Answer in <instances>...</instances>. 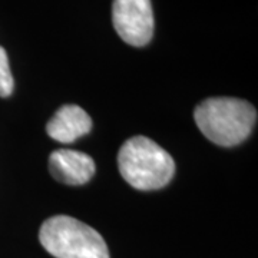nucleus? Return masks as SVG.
Here are the masks:
<instances>
[{"label":"nucleus","mask_w":258,"mask_h":258,"mask_svg":"<svg viewBox=\"0 0 258 258\" xmlns=\"http://www.w3.org/2000/svg\"><path fill=\"white\" fill-rule=\"evenodd\" d=\"M194 119L207 139L220 147H235L248 138L257 122L255 108L238 98H210L194 111Z\"/></svg>","instance_id":"f257e3e1"},{"label":"nucleus","mask_w":258,"mask_h":258,"mask_svg":"<svg viewBox=\"0 0 258 258\" xmlns=\"http://www.w3.org/2000/svg\"><path fill=\"white\" fill-rule=\"evenodd\" d=\"M122 178L141 191H154L169 184L175 174V162L165 149L147 137H132L118 152Z\"/></svg>","instance_id":"f03ea898"},{"label":"nucleus","mask_w":258,"mask_h":258,"mask_svg":"<svg viewBox=\"0 0 258 258\" xmlns=\"http://www.w3.org/2000/svg\"><path fill=\"white\" fill-rule=\"evenodd\" d=\"M43 248L56 258H109L101 234L69 215L47 218L39 231Z\"/></svg>","instance_id":"7ed1b4c3"},{"label":"nucleus","mask_w":258,"mask_h":258,"mask_svg":"<svg viewBox=\"0 0 258 258\" xmlns=\"http://www.w3.org/2000/svg\"><path fill=\"white\" fill-rule=\"evenodd\" d=\"M112 22L125 43L135 47L147 46L154 36L151 0H113Z\"/></svg>","instance_id":"20e7f679"},{"label":"nucleus","mask_w":258,"mask_h":258,"mask_svg":"<svg viewBox=\"0 0 258 258\" xmlns=\"http://www.w3.org/2000/svg\"><path fill=\"white\" fill-rule=\"evenodd\" d=\"M49 171L64 185H83L95 174V161L88 154L75 149H56L49 157Z\"/></svg>","instance_id":"39448f33"},{"label":"nucleus","mask_w":258,"mask_h":258,"mask_svg":"<svg viewBox=\"0 0 258 258\" xmlns=\"http://www.w3.org/2000/svg\"><path fill=\"white\" fill-rule=\"evenodd\" d=\"M92 129V119L88 112L78 105H63L47 122L46 132L60 144H72L88 135Z\"/></svg>","instance_id":"423d86ee"},{"label":"nucleus","mask_w":258,"mask_h":258,"mask_svg":"<svg viewBox=\"0 0 258 258\" xmlns=\"http://www.w3.org/2000/svg\"><path fill=\"white\" fill-rule=\"evenodd\" d=\"M15 81L10 71L9 57L3 47L0 46V96L8 98L13 92Z\"/></svg>","instance_id":"0eeeda50"}]
</instances>
